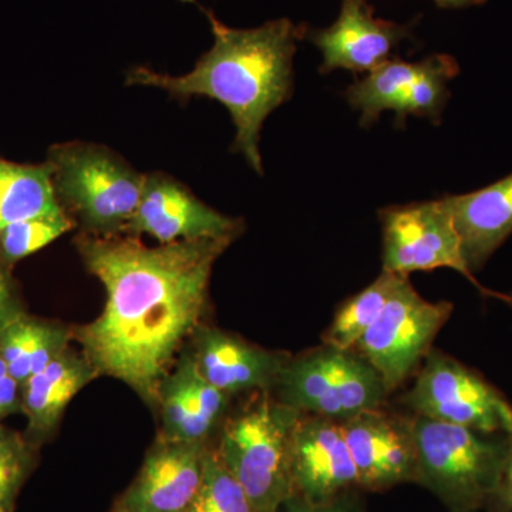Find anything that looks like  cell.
I'll return each mask as SVG.
<instances>
[{"label": "cell", "instance_id": "6da1fadb", "mask_svg": "<svg viewBox=\"0 0 512 512\" xmlns=\"http://www.w3.org/2000/svg\"><path fill=\"white\" fill-rule=\"evenodd\" d=\"M231 241L146 247L134 238L80 239L84 265L106 291L99 318L77 333L97 376L120 380L144 402L158 404L175 353L200 326L212 266Z\"/></svg>", "mask_w": 512, "mask_h": 512}, {"label": "cell", "instance_id": "7a4b0ae2", "mask_svg": "<svg viewBox=\"0 0 512 512\" xmlns=\"http://www.w3.org/2000/svg\"><path fill=\"white\" fill-rule=\"evenodd\" d=\"M202 12L210 20L214 45L190 73L170 76L134 67L127 73V86L154 87L178 101L194 96L220 101L237 130L232 147L262 174V126L292 92V59L303 28L279 19L255 29H232L208 10Z\"/></svg>", "mask_w": 512, "mask_h": 512}, {"label": "cell", "instance_id": "3957f363", "mask_svg": "<svg viewBox=\"0 0 512 512\" xmlns=\"http://www.w3.org/2000/svg\"><path fill=\"white\" fill-rule=\"evenodd\" d=\"M417 466L414 483L436 495L451 512L488 507L500 484L510 436L483 434L414 416Z\"/></svg>", "mask_w": 512, "mask_h": 512}, {"label": "cell", "instance_id": "277c9868", "mask_svg": "<svg viewBox=\"0 0 512 512\" xmlns=\"http://www.w3.org/2000/svg\"><path fill=\"white\" fill-rule=\"evenodd\" d=\"M57 204L92 237L126 231L143 191L144 174L110 148L72 141L47 154Z\"/></svg>", "mask_w": 512, "mask_h": 512}, {"label": "cell", "instance_id": "5b68a950", "mask_svg": "<svg viewBox=\"0 0 512 512\" xmlns=\"http://www.w3.org/2000/svg\"><path fill=\"white\" fill-rule=\"evenodd\" d=\"M302 413L264 399L228 421L215 451L258 512H278L295 495L291 441Z\"/></svg>", "mask_w": 512, "mask_h": 512}, {"label": "cell", "instance_id": "8992f818", "mask_svg": "<svg viewBox=\"0 0 512 512\" xmlns=\"http://www.w3.org/2000/svg\"><path fill=\"white\" fill-rule=\"evenodd\" d=\"M279 402L309 416L343 421L380 409L389 390L355 349L325 345L289 357L278 384Z\"/></svg>", "mask_w": 512, "mask_h": 512}, {"label": "cell", "instance_id": "52a82bcc", "mask_svg": "<svg viewBox=\"0 0 512 512\" xmlns=\"http://www.w3.org/2000/svg\"><path fill=\"white\" fill-rule=\"evenodd\" d=\"M403 402L416 416L446 421L483 434H512V404L480 373L430 350Z\"/></svg>", "mask_w": 512, "mask_h": 512}, {"label": "cell", "instance_id": "ba28073f", "mask_svg": "<svg viewBox=\"0 0 512 512\" xmlns=\"http://www.w3.org/2000/svg\"><path fill=\"white\" fill-rule=\"evenodd\" d=\"M453 303L430 302L404 278L376 322L355 345L393 392L426 359L453 313Z\"/></svg>", "mask_w": 512, "mask_h": 512}, {"label": "cell", "instance_id": "9c48e42d", "mask_svg": "<svg viewBox=\"0 0 512 512\" xmlns=\"http://www.w3.org/2000/svg\"><path fill=\"white\" fill-rule=\"evenodd\" d=\"M379 215L383 271L409 276L450 268L477 284L464 262L460 239L443 198L384 208Z\"/></svg>", "mask_w": 512, "mask_h": 512}, {"label": "cell", "instance_id": "30bf717a", "mask_svg": "<svg viewBox=\"0 0 512 512\" xmlns=\"http://www.w3.org/2000/svg\"><path fill=\"white\" fill-rule=\"evenodd\" d=\"M239 220L215 211L194 192L164 173L144 174L143 191L126 231L146 234L161 244L194 239H234Z\"/></svg>", "mask_w": 512, "mask_h": 512}, {"label": "cell", "instance_id": "8fae6325", "mask_svg": "<svg viewBox=\"0 0 512 512\" xmlns=\"http://www.w3.org/2000/svg\"><path fill=\"white\" fill-rule=\"evenodd\" d=\"M357 473V487L389 490L414 483L417 454L412 419L367 410L340 421Z\"/></svg>", "mask_w": 512, "mask_h": 512}, {"label": "cell", "instance_id": "7c38bea8", "mask_svg": "<svg viewBox=\"0 0 512 512\" xmlns=\"http://www.w3.org/2000/svg\"><path fill=\"white\" fill-rule=\"evenodd\" d=\"M295 495L320 503L357 487V473L340 421L302 414L291 441Z\"/></svg>", "mask_w": 512, "mask_h": 512}, {"label": "cell", "instance_id": "4fadbf2b", "mask_svg": "<svg viewBox=\"0 0 512 512\" xmlns=\"http://www.w3.org/2000/svg\"><path fill=\"white\" fill-rule=\"evenodd\" d=\"M303 36L322 52L320 72L369 73L390 60L394 49L410 36V25L375 18L366 0H343L339 18L330 28H303Z\"/></svg>", "mask_w": 512, "mask_h": 512}, {"label": "cell", "instance_id": "5bb4252c", "mask_svg": "<svg viewBox=\"0 0 512 512\" xmlns=\"http://www.w3.org/2000/svg\"><path fill=\"white\" fill-rule=\"evenodd\" d=\"M207 451L204 441H161L114 510L185 512L200 488Z\"/></svg>", "mask_w": 512, "mask_h": 512}, {"label": "cell", "instance_id": "9a60e30c", "mask_svg": "<svg viewBox=\"0 0 512 512\" xmlns=\"http://www.w3.org/2000/svg\"><path fill=\"white\" fill-rule=\"evenodd\" d=\"M191 356L200 375L225 394L276 387L289 360L222 330L201 326L194 332Z\"/></svg>", "mask_w": 512, "mask_h": 512}, {"label": "cell", "instance_id": "2e32d148", "mask_svg": "<svg viewBox=\"0 0 512 512\" xmlns=\"http://www.w3.org/2000/svg\"><path fill=\"white\" fill-rule=\"evenodd\" d=\"M443 200L468 271L476 274L512 234V174L481 190Z\"/></svg>", "mask_w": 512, "mask_h": 512}, {"label": "cell", "instance_id": "e0dca14e", "mask_svg": "<svg viewBox=\"0 0 512 512\" xmlns=\"http://www.w3.org/2000/svg\"><path fill=\"white\" fill-rule=\"evenodd\" d=\"M97 376L84 356L66 349L42 372L22 386L20 412L28 419L26 439L35 446L46 440L62 419L64 410L86 384Z\"/></svg>", "mask_w": 512, "mask_h": 512}, {"label": "cell", "instance_id": "ac0fdd59", "mask_svg": "<svg viewBox=\"0 0 512 512\" xmlns=\"http://www.w3.org/2000/svg\"><path fill=\"white\" fill-rule=\"evenodd\" d=\"M69 339L66 328L25 313L0 332V356L23 386L67 349Z\"/></svg>", "mask_w": 512, "mask_h": 512}, {"label": "cell", "instance_id": "d6986e66", "mask_svg": "<svg viewBox=\"0 0 512 512\" xmlns=\"http://www.w3.org/2000/svg\"><path fill=\"white\" fill-rule=\"evenodd\" d=\"M63 211L49 164H16L0 158V231L15 222Z\"/></svg>", "mask_w": 512, "mask_h": 512}, {"label": "cell", "instance_id": "ffe728a7", "mask_svg": "<svg viewBox=\"0 0 512 512\" xmlns=\"http://www.w3.org/2000/svg\"><path fill=\"white\" fill-rule=\"evenodd\" d=\"M417 70L419 63L387 60L367 73L365 79L349 86L346 99L353 109L362 113L360 124L372 126L386 110L396 114L412 86Z\"/></svg>", "mask_w": 512, "mask_h": 512}, {"label": "cell", "instance_id": "44dd1931", "mask_svg": "<svg viewBox=\"0 0 512 512\" xmlns=\"http://www.w3.org/2000/svg\"><path fill=\"white\" fill-rule=\"evenodd\" d=\"M404 278L407 276L382 271L375 282L340 306L323 335V343L339 349L355 348L357 340L376 322Z\"/></svg>", "mask_w": 512, "mask_h": 512}, {"label": "cell", "instance_id": "7402d4cb", "mask_svg": "<svg viewBox=\"0 0 512 512\" xmlns=\"http://www.w3.org/2000/svg\"><path fill=\"white\" fill-rule=\"evenodd\" d=\"M158 406L163 417L164 440L205 441L214 427L198 410L184 357L161 383Z\"/></svg>", "mask_w": 512, "mask_h": 512}, {"label": "cell", "instance_id": "603a6c76", "mask_svg": "<svg viewBox=\"0 0 512 512\" xmlns=\"http://www.w3.org/2000/svg\"><path fill=\"white\" fill-rule=\"evenodd\" d=\"M458 72L457 60L448 55H434L419 62L412 86L396 113L397 126H403L407 116L439 121L448 99V82Z\"/></svg>", "mask_w": 512, "mask_h": 512}, {"label": "cell", "instance_id": "cb8c5ba5", "mask_svg": "<svg viewBox=\"0 0 512 512\" xmlns=\"http://www.w3.org/2000/svg\"><path fill=\"white\" fill-rule=\"evenodd\" d=\"M73 225L63 211L10 224L0 231V261L6 266L16 264L20 259L52 244L70 231Z\"/></svg>", "mask_w": 512, "mask_h": 512}, {"label": "cell", "instance_id": "d4e9b609", "mask_svg": "<svg viewBox=\"0 0 512 512\" xmlns=\"http://www.w3.org/2000/svg\"><path fill=\"white\" fill-rule=\"evenodd\" d=\"M185 512H258L215 451H207L197 494Z\"/></svg>", "mask_w": 512, "mask_h": 512}, {"label": "cell", "instance_id": "484cf974", "mask_svg": "<svg viewBox=\"0 0 512 512\" xmlns=\"http://www.w3.org/2000/svg\"><path fill=\"white\" fill-rule=\"evenodd\" d=\"M35 446L0 424V511L13 512L16 498L35 468Z\"/></svg>", "mask_w": 512, "mask_h": 512}, {"label": "cell", "instance_id": "4316f807", "mask_svg": "<svg viewBox=\"0 0 512 512\" xmlns=\"http://www.w3.org/2000/svg\"><path fill=\"white\" fill-rule=\"evenodd\" d=\"M278 512H363V505L352 490L320 503H312L299 495H293Z\"/></svg>", "mask_w": 512, "mask_h": 512}, {"label": "cell", "instance_id": "83f0119b", "mask_svg": "<svg viewBox=\"0 0 512 512\" xmlns=\"http://www.w3.org/2000/svg\"><path fill=\"white\" fill-rule=\"evenodd\" d=\"M25 313L15 284L10 278L8 266L0 261V332Z\"/></svg>", "mask_w": 512, "mask_h": 512}, {"label": "cell", "instance_id": "f1b7e54d", "mask_svg": "<svg viewBox=\"0 0 512 512\" xmlns=\"http://www.w3.org/2000/svg\"><path fill=\"white\" fill-rule=\"evenodd\" d=\"M22 404V386L9 375L5 360L0 356V421L19 412Z\"/></svg>", "mask_w": 512, "mask_h": 512}, {"label": "cell", "instance_id": "f546056e", "mask_svg": "<svg viewBox=\"0 0 512 512\" xmlns=\"http://www.w3.org/2000/svg\"><path fill=\"white\" fill-rule=\"evenodd\" d=\"M487 508L490 512H512V434L500 484H498L493 500Z\"/></svg>", "mask_w": 512, "mask_h": 512}, {"label": "cell", "instance_id": "4dcf8cb0", "mask_svg": "<svg viewBox=\"0 0 512 512\" xmlns=\"http://www.w3.org/2000/svg\"><path fill=\"white\" fill-rule=\"evenodd\" d=\"M434 2L443 9H463L483 5L487 0H434Z\"/></svg>", "mask_w": 512, "mask_h": 512}, {"label": "cell", "instance_id": "1f68e13d", "mask_svg": "<svg viewBox=\"0 0 512 512\" xmlns=\"http://www.w3.org/2000/svg\"><path fill=\"white\" fill-rule=\"evenodd\" d=\"M113 512H121V511L113 510Z\"/></svg>", "mask_w": 512, "mask_h": 512}, {"label": "cell", "instance_id": "d6a6232c", "mask_svg": "<svg viewBox=\"0 0 512 512\" xmlns=\"http://www.w3.org/2000/svg\"><path fill=\"white\" fill-rule=\"evenodd\" d=\"M0 512H2V511H0Z\"/></svg>", "mask_w": 512, "mask_h": 512}, {"label": "cell", "instance_id": "836d02e7", "mask_svg": "<svg viewBox=\"0 0 512 512\" xmlns=\"http://www.w3.org/2000/svg\"><path fill=\"white\" fill-rule=\"evenodd\" d=\"M511 303H512V301H511Z\"/></svg>", "mask_w": 512, "mask_h": 512}]
</instances>
